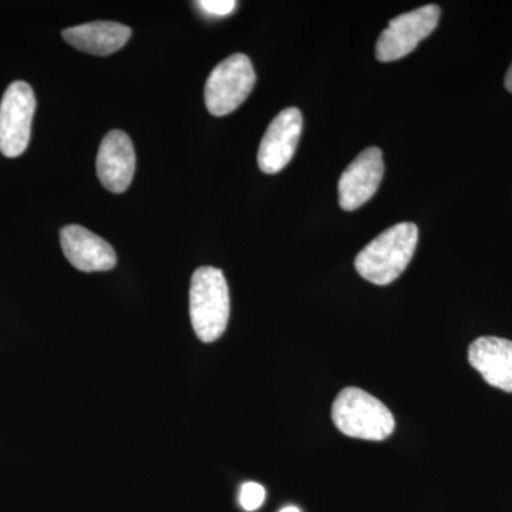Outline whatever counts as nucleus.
I'll return each instance as SVG.
<instances>
[{"label":"nucleus","instance_id":"obj_1","mask_svg":"<svg viewBox=\"0 0 512 512\" xmlns=\"http://www.w3.org/2000/svg\"><path fill=\"white\" fill-rule=\"evenodd\" d=\"M419 242V228L400 222L382 232L356 256V271L375 285H389L403 274Z\"/></svg>","mask_w":512,"mask_h":512},{"label":"nucleus","instance_id":"obj_2","mask_svg":"<svg viewBox=\"0 0 512 512\" xmlns=\"http://www.w3.org/2000/svg\"><path fill=\"white\" fill-rule=\"evenodd\" d=\"M231 301L221 269L201 266L191 278L190 316L195 335L204 343L221 338L227 330Z\"/></svg>","mask_w":512,"mask_h":512},{"label":"nucleus","instance_id":"obj_3","mask_svg":"<svg viewBox=\"0 0 512 512\" xmlns=\"http://www.w3.org/2000/svg\"><path fill=\"white\" fill-rule=\"evenodd\" d=\"M332 419L340 433L360 440H386L396 426L386 404L357 387H346L338 394L332 407Z\"/></svg>","mask_w":512,"mask_h":512},{"label":"nucleus","instance_id":"obj_4","mask_svg":"<svg viewBox=\"0 0 512 512\" xmlns=\"http://www.w3.org/2000/svg\"><path fill=\"white\" fill-rule=\"evenodd\" d=\"M256 82L254 66L248 56H229L212 70L205 84V104L212 116L232 113L248 99Z\"/></svg>","mask_w":512,"mask_h":512},{"label":"nucleus","instance_id":"obj_5","mask_svg":"<svg viewBox=\"0 0 512 512\" xmlns=\"http://www.w3.org/2000/svg\"><path fill=\"white\" fill-rule=\"evenodd\" d=\"M36 97L26 82L10 84L0 101V151L3 156H22L32 134Z\"/></svg>","mask_w":512,"mask_h":512},{"label":"nucleus","instance_id":"obj_6","mask_svg":"<svg viewBox=\"0 0 512 512\" xmlns=\"http://www.w3.org/2000/svg\"><path fill=\"white\" fill-rule=\"evenodd\" d=\"M440 13L439 6L427 5L390 20L377 40V60L389 63L410 55L437 28Z\"/></svg>","mask_w":512,"mask_h":512},{"label":"nucleus","instance_id":"obj_7","mask_svg":"<svg viewBox=\"0 0 512 512\" xmlns=\"http://www.w3.org/2000/svg\"><path fill=\"white\" fill-rule=\"evenodd\" d=\"M303 117L295 107L282 110L269 124L258 151V165L265 174H278L291 163L301 138Z\"/></svg>","mask_w":512,"mask_h":512},{"label":"nucleus","instance_id":"obj_8","mask_svg":"<svg viewBox=\"0 0 512 512\" xmlns=\"http://www.w3.org/2000/svg\"><path fill=\"white\" fill-rule=\"evenodd\" d=\"M384 174L383 153L370 147L357 156L339 180V205L355 211L365 205L379 190Z\"/></svg>","mask_w":512,"mask_h":512},{"label":"nucleus","instance_id":"obj_9","mask_svg":"<svg viewBox=\"0 0 512 512\" xmlns=\"http://www.w3.org/2000/svg\"><path fill=\"white\" fill-rule=\"evenodd\" d=\"M96 167L104 188L114 194L127 191L136 173V151L124 131L113 130L103 138Z\"/></svg>","mask_w":512,"mask_h":512},{"label":"nucleus","instance_id":"obj_10","mask_svg":"<svg viewBox=\"0 0 512 512\" xmlns=\"http://www.w3.org/2000/svg\"><path fill=\"white\" fill-rule=\"evenodd\" d=\"M60 244L67 261L79 271L106 272L117 265L116 251L109 242L80 225L64 227Z\"/></svg>","mask_w":512,"mask_h":512},{"label":"nucleus","instance_id":"obj_11","mask_svg":"<svg viewBox=\"0 0 512 512\" xmlns=\"http://www.w3.org/2000/svg\"><path fill=\"white\" fill-rule=\"evenodd\" d=\"M468 362L485 382L512 393V342L495 336H483L468 348Z\"/></svg>","mask_w":512,"mask_h":512},{"label":"nucleus","instance_id":"obj_12","mask_svg":"<svg viewBox=\"0 0 512 512\" xmlns=\"http://www.w3.org/2000/svg\"><path fill=\"white\" fill-rule=\"evenodd\" d=\"M63 39L80 52L109 56L126 45L131 37L128 26L116 22H93L63 30Z\"/></svg>","mask_w":512,"mask_h":512},{"label":"nucleus","instance_id":"obj_13","mask_svg":"<svg viewBox=\"0 0 512 512\" xmlns=\"http://www.w3.org/2000/svg\"><path fill=\"white\" fill-rule=\"evenodd\" d=\"M265 488L258 483H245L239 491V504L245 511H256L264 504Z\"/></svg>","mask_w":512,"mask_h":512},{"label":"nucleus","instance_id":"obj_14","mask_svg":"<svg viewBox=\"0 0 512 512\" xmlns=\"http://www.w3.org/2000/svg\"><path fill=\"white\" fill-rule=\"evenodd\" d=\"M204 12L210 13L212 16H228L237 8V2L234 0H202L195 2Z\"/></svg>","mask_w":512,"mask_h":512},{"label":"nucleus","instance_id":"obj_15","mask_svg":"<svg viewBox=\"0 0 512 512\" xmlns=\"http://www.w3.org/2000/svg\"><path fill=\"white\" fill-rule=\"evenodd\" d=\"M505 87H507L508 92L512 93V64L510 70H508L507 76H505Z\"/></svg>","mask_w":512,"mask_h":512},{"label":"nucleus","instance_id":"obj_16","mask_svg":"<svg viewBox=\"0 0 512 512\" xmlns=\"http://www.w3.org/2000/svg\"><path fill=\"white\" fill-rule=\"evenodd\" d=\"M279 512H301V510H299L298 507H293V505H291V507H285L284 510Z\"/></svg>","mask_w":512,"mask_h":512}]
</instances>
